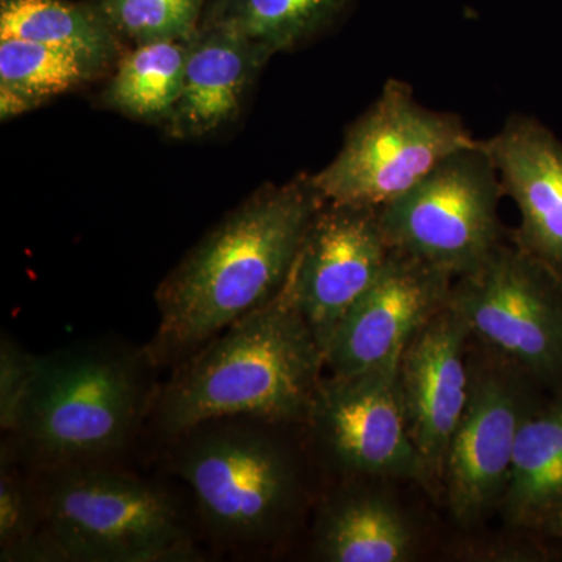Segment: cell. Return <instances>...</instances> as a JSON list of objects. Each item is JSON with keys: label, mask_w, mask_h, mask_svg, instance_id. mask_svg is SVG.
Segmentation results:
<instances>
[{"label": "cell", "mask_w": 562, "mask_h": 562, "mask_svg": "<svg viewBox=\"0 0 562 562\" xmlns=\"http://www.w3.org/2000/svg\"><path fill=\"white\" fill-rule=\"evenodd\" d=\"M325 198L313 176L265 184L195 244L155 291L158 325L143 351L177 366L286 283Z\"/></svg>", "instance_id": "obj_1"}, {"label": "cell", "mask_w": 562, "mask_h": 562, "mask_svg": "<svg viewBox=\"0 0 562 562\" xmlns=\"http://www.w3.org/2000/svg\"><path fill=\"white\" fill-rule=\"evenodd\" d=\"M324 369V351L295 301L291 272L271 301L177 364L150 406L169 441L225 417L306 422Z\"/></svg>", "instance_id": "obj_2"}, {"label": "cell", "mask_w": 562, "mask_h": 562, "mask_svg": "<svg viewBox=\"0 0 562 562\" xmlns=\"http://www.w3.org/2000/svg\"><path fill=\"white\" fill-rule=\"evenodd\" d=\"M144 368L143 350L105 344L41 355L11 436L47 471L105 460L127 446L150 406Z\"/></svg>", "instance_id": "obj_3"}, {"label": "cell", "mask_w": 562, "mask_h": 562, "mask_svg": "<svg viewBox=\"0 0 562 562\" xmlns=\"http://www.w3.org/2000/svg\"><path fill=\"white\" fill-rule=\"evenodd\" d=\"M49 472L38 494L43 522L29 561L201 560L168 492L94 464Z\"/></svg>", "instance_id": "obj_4"}, {"label": "cell", "mask_w": 562, "mask_h": 562, "mask_svg": "<svg viewBox=\"0 0 562 562\" xmlns=\"http://www.w3.org/2000/svg\"><path fill=\"white\" fill-rule=\"evenodd\" d=\"M271 422L225 417L172 438L169 468L188 484L203 524L220 541H272L301 501L294 454Z\"/></svg>", "instance_id": "obj_5"}, {"label": "cell", "mask_w": 562, "mask_h": 562, "mask_svg": "<svg viewBox=\"0 0 562 562\" xmlns=\"http://www.w3.org/2000/svg\"><path fill=\"white\" fill-rule=\"evenodd\" d=\"M475 143L458 114L427 109L408 83L391 79L313 181L325 201L382 209L443 158Z\"/></svg>", "instance_id": "obj_6"}, {"label": "cell", "mask_w": 562, "mask_h": 562, "mask_svg": "<svg viewBox=\"0 0 562 562\" xmlns=\"http://www.w3.org/2000/svg\"><path fill=\"white\" fill-rule=\"evenodd\" d=\"M503 194L497 169L476 139L379 209L380 222L391 249L457 280L482 268L505 244Z\"/></svg>", "instance_id": "obj_7"}, {"label": "cell", "mask_w": 562, "mask_h": 562, "mask_svg": "<svg viewBox=\"0 0 562 562\" xmlns=\"http://www.w3.org/2000/svg\"><path fill=\"white\" fill-rule=\"evenodd\" d=\"M449 305L484 350L562 392V280L542 262L505 243L453 281Z\"/></svg>", "instance_id": "obj_8"}, {"label": "cell", "mask_w": 562, "mask_h": 562, "mask_svg": "<svg viewBox=\"0 0 562 562\" xmlns=\"http://www.w3.org/2000/svg\"><path fill=\"white\" fill-rule=\"evenodd\" d=\"M469 360L471 391L454 431L442 484L454 520L479 524L501 506L517 436L528 414L541 403L527 373L486 351Z\"/></svg>", "instance_id": "obj_9"}, {"label": "cell", "mask_w": 562, "mask_h": 562, "mask_svg": "<svg viewBox=\"0 0 562 562\" xmlns=\"http://www.w3.org/2000/svg\"><path fill=\"white\" fill-rule=\"evenodd\" d=\"M398 362L357 375L322 376L306 422L339 471L430 486L406 425Z\"/></svg>", "instance_id": "obj_10"}, {"label": "cell", "mask_w": 562, "mask_h": 562, "mask_svg": "<svg viewBox=\"0 0 562 562\" xmlns=\"http://www.w3.org/2000/svg\"><path fill=\"white\" fill-rule=\"evenodd\" d=\"M379 209L325 201L292 269L295 301L324 355L390 257Z\"/></svg>", "instance_id": "obj_11"}, {"label": "cell", "mask_w": 562, "mask_h": 562, "mask_svg": "<svg viewBox=\"0 0 562 562\" xmlns=\"http://www.w3.org/2000/svg\"><path fill=\"white\" fill-rule=\"evenodd\" d=\"M449 273L391 249L386 265L355 303L325 353L330 375H357L397 364L409 339L446 308Z\"/></svg>", "instance_id": "obj_12"}, {"label": "cell", "mask_w": 562, "mask_h": 562, "mask_svg": "<svg viewBox=\"0 0 562 562\" xmlns=\"http://www.w3.org/2000/svg\"><path fill=\"white\" fill-rule=\"evenodd\" d=\"M471 339L468 324L447 303L409 339L398 362L406 425L432 486L442 483L447 452L468 405Z\"/></svg>", "instance_id": "obj_13"}, {"label": "cell", "mask_w": 562, "mask_h": 562, "mask_svg": "<svg viewBox=\"0 0 562 562\" xmlns=\"http://www.w3.org/2000/svg\"><path fill=\"white\" fill-rule=\"evenodd\" d=\"M480 146L520 213L512 243L562 280V140L535 117L513 114Z\"/></svg>", "instance_id": "obj_14"}, {"label": "cell", "mask_w": 562, "mask_h": 562, "mask_svg": "<svg viewBox=\"0 0 562 562\" xmlns=\"http://www.w3.org/2000/svg\"><path fill=\"white\" fill-rule=\"evenodd\" d=\"M183 87L168 120L173 139H198L232 124L272 52L224 25L201 24L187 40Z\"/></svg>", "instance_id": "obj_15"}, {"label": "cell", "mask_w": 562, "mask_h": 562, "mask_svg": "<svg viewBox=\"0 0 562 562\" xmlns=\"http://www.w3.org/2000/svg\"><path fill=\"white\" fill-rule=\"evenodd\" d=\"M313 549L327 562H406L416 557L417 538L397 503L382 492L350 487L322 506Z\"/></svg>", "instance_id": "obj_16"}, {"label": "cell", "mask_w": 562, "mask_h": 562, "mask_svg": "<svg viewBox=\"0 0 562 562\" xmlns=\"http://www.w3.org/2000/svg\"><path fill=\"white\" fill-rule=\"evenodd\" d=\"M501 508L506 522L527 528H550L562 513V392L520 427Z\"/></svg>", "instance_id": "obj_17"}, {"label": "cell", "mask_w": 562, "mask_h": 562, "mask_svg": "<svg viewBox=\"0 0 562 562\" xmlns=\"http://www.w3.org/2000/svg\"><path fill=\"white\" fill-rule=\"evenodd\" d=\"M0 38L68 49L99 72L120 58L122 47L94 0H0Z\"/></svg>", "instance_id": "obj_18"}, {"label": "cell", "mask_w": 562, "mask_h": 562, "mask_svg": "<svg viewBox=\"0 0 562 562\" xmlns=\"http://www.w3.org/2000/svg\"><path fill=\"white\" fill-rule=\"evenodd\" d=\"M351 0H209L201 24L224 25L249 36L273 55L319 38Z\"/></svg>", "instance_id": "obj_19"}, {"label": "cell", "mask_w": 562, "mask_h": 562, "mask_svg": "<svg viewBox=\"0 0 562 562\" xmlns=\"http://www.w3.org/2000/svg\"><path fill=\"white\" fill-rule=\"evenodd\" d=\"M80 55L35 41L0 38V117L10 121L99 76Z\"/></svg>", "instance_id": "obj_20"}, {"label": "cell", "mask_w": 562, "mask_h": 562, "mask_svg": "<svg viewBox=\"0 0 562 562\" xmlns=\"http://www.w3.org/2000/svg\"><path fill=\"white\" fill-rule=\"evenodd\" d=\"M187 55V41L135 46L117 61L102 105L135 120L165 122L183 87Z\"/></svg>", "instance_id": "obj_21"}, {"label": "cell", "mask_w": 562, "mask_h": 562, "mask_svg": "<svg viewBox=\"0 0 562 562\" xmlns=\"http://www.w3.org/2000/svg\"><path fill=\"white\" fill-rule=\"evenodd\" d=\"M121 40L140 44L187 41L201 25L209 0H94Z\"/></svg>", "instance_id": "obj_22"}, {"label": "cell", "mask_w": 562, "mask_h": 562, "mask_svg": "<svg viewBox=\"0 0 562 562\" xmlns=\"http://www.w3.org/2000/svg\"><path fill=\"white\" fill-rule=\"evenodd\" d=\"M40 495L32 494L13 471L10 460L2 453L0 469V560L5 562L14 550L31 541L41 530Z\"/></svg>", "instance_id": "obj_23"}, {"label": "cell", "mask_w": 562, "mask_h": 562, "mask_svg": "<svg viewBox=\"0 0 562 562\" xmlns=\"http://www.w3.org/2000/svg\"><path fill=\"white\" fill-rule=\"evenodd\" d=\"M36 355L3 333L0 339V428L13 435L36 369Z\"/></svg>", "instance_id": "obj_24"}, {"label": "cell", "mask_w": 562, "mask_h": 562, "mask_svg": "<svg viewBox=\"0 0 562 562\" xmlns=\"http://www.w3.org/2000/svg\"><path fill=\"white\" fill-rule=\"evenodd\" d=\"M550 530L554 532V535L558 536V538L562 541V513L560 516L554 519V522L552 524V527H550Z\"/></svg>", "instance_id": "obj_25"}]
</instances>
